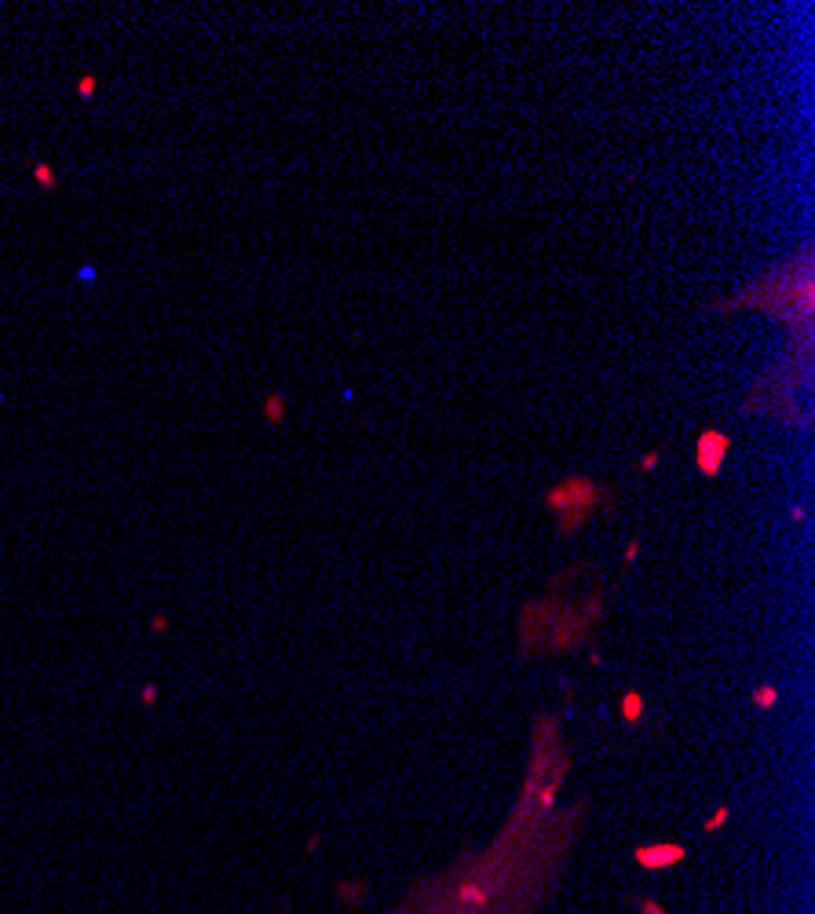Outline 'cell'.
Masks as SVG:
<instances>
[{"instance_id":"3957f363","label":"cell","mask_w":815,"mask_h":914,"mask_svg":"<svg viewBox=\"0 0 815 914\" xmlns=\"http://www.w3.org/2000/svg\"><path fill=\"white\" fill-rule=\"evenodd\" d=\"M264 414L271 417V421H275V425H278V421H282V399H278V395H271V399H267V403H264Z\"/></svg>"},{"instance_id":"6da1fadb","label":"cell","mask_w":815,"mask_h":914,"mask_svg":"<svg viewBox=\"0 0 815 914\" xmlns=\"http://www.w3.org/2000/svg\"><path fill=\"white\" fill-rule=\"evenodd\" d=\"M571 841L545 819L505 812L501 827L439 863L373 914H545L571 871Z\"/></svg>"},{"instance_id":"277c9868","label":"cell","mask_w":815,"mask_h":914,"mask_svg":"<svg viewBox=\"0 0 815 914\" xmlns=\"http://www.w3.org/2000/svg\"><path fill=\"white\" fill-rule=\"evenodd\" d=\"M655 461H658V450H651V454H647L644 461H640V468L647 472V468H655Z\"/></svg>"},{"instance_id":"7a4b0ae2","label":"cell","mask_w":815,"mask_h":914,"mask_svg":"<svg viewBox=\"0 0 815 914\" xmlns=\"http://www.w3.org/2000/svg\"><path fill=\"white\" fill-rule=\"evenodd\" d=\"M728 450H731V439L724 436V432L706 428L699 436V447H695V465H699L702 476H717L720 465H724V457H728Z\"/></svg>"}]
</instances>
